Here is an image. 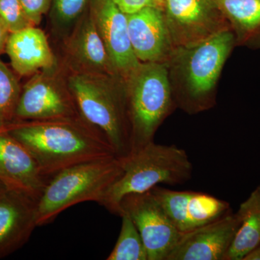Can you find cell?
<instances>
[{"label": "cell", "instance_id": "obj_10", "mask_svg": "<svg viewBox=\"0 0 260 260\" xmlns=\"http://www.w3.org/2000/svg\"><path fill=\"white\" fill-rule=\"evenodd\" d=\"M88 10L116 74L124 81L141 63L135 56L130 42L127 15L114 0H91Z\"/></svg>", "mask_w": 260, "mask_h": 260}, {"label": "cell", "instance_id": "obj_20", "mask_svg": "<svg viewBox=\"0 0 260 260\" xmlns=\"http://www.w3.org/2000/svg\"><path fill=\"white\" fill-rule=\"evenodd\" d=\"M120 233L114 249L107 260H148V251L138 228L129 216L121 214Z\"/></svg>", "mask_w": 260, "mask_h": 260}, {"label": "cell", "instance_id": "obj_14", "mask_svg": "<svg viewBox=\"0 0 260 260\" xmlns=\"http://www.w3.org/2000/svg\"><path fill=\"white\" fill-rule=\"evenodd\" d=\"M126 15L130 42L138 60L168 63L175 49L161 8L146 7Z\"/></svg>", "mask_w": 260, "mask_h": 260}, {"label": "cell", "instance_id": "obj_9", "mask_svg": "<svg viewBox=\"0 0 260 260\" xmlns=\"http://www.w3.org/2000/svg\"><path fill=\"white\" fill-rule=\"evenodd\" d=\"M81 118L71 93L50 77L37 74L21 88L15 121L68 120Z\"/></svg>", "mask_w": 260, "mask_h": 260}, {"label": "cell", "instance_id": "obj_24", "mask_svg": "<svg viewBox=\"0 0 260 260\" xmlns=\"http://www.w3.org/2000/svg\"><path fill=\"white\" fill-rule=\"evenodd\" d=\"M27 16L34 25L40 23L43 15L50 10L52 0H20Z\"/></svg>", "mask_w": 260, "mask_h": 260}, {"label": "cell", "instance_id": "obj_17", "mask_svg": "<svg viewBox=\"0 0 260 260\" xmlns=\"http://www.w3.org/2000/svg\"><path fill=\"white\" fill-rule=\"evenodd\" d=\"M5 49L13 70L20 75L34 74L54 66L47 37L34 25L10 34Z\"/></svg>", "mask_w": 260, "mask_h": 260}, {"label": "cell", "instance_id": "obj_26", "mask_svg": "<svg viewBox=\"0 0 260 260\" xmlns=\"http://www.w3.org/2000/svg\"><path fill=\"white\" fill-rule=\"evenodd\" d=\"M9 35L10 32L0 19V51L5 48Z\"/></svg>", "mask_w": 260, "mask_h": 260}, {"label": "cell", "instance_id": "obj_11", "mask_svg": "<svg viewBox=\"0 0 260 260\" xmlns=\"http://www.w3.org/2000/svg\"><path fill=\"white\" fill-rule=\"evenodd\" d=\"M150 191L181 234L213 221L232 210L228 202L207 193L172 190L160 186Z\"/></svg>", "mask_w": 260, "mask_h": 260}, {"label": "cell", "instance_id": "obj_2", "mask_svg": "<svg viewBox=\"0 0 260 260\" xmlns=\"http://www.w3.org/2000/svg\"><path fill=\"white\" fill-rule=\"evenodd\" d=\"M237 43L229 27L190 47L174 49L168 64L179 82L172 87L175 104L190 114L213 107L214 90Z\"/></svg>", "mask_w": 260, "mask_h": 260}, {"label": "cell", "instance_id": "obj_6", "mask_svg": "<svg viewBox=\"0 0 260 260\" xmlns=\"http://www.w3.org/2000/svg\"><path fill=\"white\" fill-rule=\"evenodd\" d=\"M124 82L133 153L154 142L175 102L167 62H141Z\"/></svg>", "mask_w": 260, "mask_h": 260}, {"label": "cell", "instance_id": "obj_1", "mask_svg": "<svg viewBox=\"0 0 260 260\" xmlns=\"http://www.w3.org/2000/svg\"><path fill=\"white\" fill-rule=\"evenodd\" d=\"M5 129L28 150L48 180L67 168L116 155L106 138L82 118L15 121Z\"/></svg>", "mask_w": 260, "mask_h": 260}, {"label": "cell", "instance_id": "obj_18", "mask_svg": "<svg viewBox=\"0 0 260 260\" xmlns=\"http://www.w3.org/2000/svg\"><path fill=\"white\" fill-rule=\"evenodd\" d=\"M237 42L260 49V0H215Z\"/></svg>", "mask_w": 260, "mask_h": 260}, {"label": "cell", "instance_id": "obj_28", "mask_svg": "<svg viewBox=\"0 0 260 260\" xmlns=\"http://www.w3.org/2000/svg\"><path fill=\"white\" fill-rule=\"evenodd\" d=\"M8 191V189H7L6 186H5L4 184H3V183L0 181V197H1L2 195L4 194L5 193Z\"/></svg>", "mask_w": 260, "mask_h": 260}, {"label": "cell", "instance_id": "obj_8", "mask_svg": "<svg viewBox=\"0 0 260 260\" xmlns=\"http://www.w3.org/2000/svg\"><path fill=\"white\" fill-rule=\"evenodd\" d=\"M120 207V215L129 214L138 228L148 260H167L181 234L151 191L127 195Z\"/></svg>", "mask_w": 260, "mask_h": 260}, {"label": "cell", "instance_id": "obj_15", "mask_svg": "<svg viewBox=\"0 0 260 260\" xmlns=\"http://www.w3.org/2000/svg\"><path fill=\"white\" fill-rule=\"evenodd\" d=\"M37 203L14 191L8 190L0 197V259L28 242L38 227Z\"/></svg>", "mask_w": 260, "mask_h": 260}, {"label": "cell", "instance_id": "obj_16", "mask_svg": "<svg viewBox=\"0 0 260 260\" xmlns=\"http://www.w3.org/2000/svg\"><path fill=\"white\" fill-rule=\"evenodd\" d=\"M78 23L68 44V55L78 72L118 76L88 9Z\"/></svg>", "mask_w": 260, "mask_h": 260}, {"label": "cell", "instance_id": "obj_27", "mask_svg": "<svg viewBox=\"0 0 260 260\" xmlns=\"http://www.w3.org/2000/svg\"><path fill=\"white\" fill-rule=\"evenodd\" d=\"M242 260H260V244L248 253Z\"/></svg>", "mask_w": 260, "mask_h": 260}, {"label": "cell", "instance_id": "obj_4", "mask_svg": "<svg viewBox=\"0 0 260 260\" xmlns=\"http://www.w3.org/2000/svg\"><path fill=\"white\" fill-rule=\"evenodd\" d=\"M122 174L99 203L118 215H120L121 201L127 195L150 191L160 184H184L192 175V164L187 153L174 145L152 142L122 158Z\"/></svg>", "mask_w": 260, "mask_h": 260}, {"label": "cell", "instance_id": "obj_25", "mask_svg": "<svg viewBox=\"0 0 260 260\" xmlns=\"http://www.w3.org/2000/svg\"><path fill=\"white\" fill-rule=\"evenodd\" d=\"M116 5L119 6L126 15L136 13L146 7H156L161 8L164 7L162 0H114Z\"/></svg>", "mask_w": 260, "mask_h": 260}, {"label": "cell", "instance_id": "obj_5", "mask_svg": "<svg viewBox=\"0 0 260 260\" xmlns=\"http://www.w3.org/2000/svg\"><path fill=\"white\" fill-rule=\"evenodd\" d=\"M123 173L122 158L114 155L63 169L48 181L37 203V226L52 223L68 208L99 203Z\"/></svg>", "mask_w": 260, "mask_h": 260}, {"label": "cell", "instance_id": "obj_13", "mask_svg": "<svg viewBox=\"0 0 260 260\" xmlns=\"http://www.w3.org/2000/svg\"><path fill=\"white\" fill-rule=\"evenodd\" d=\"M48 181L28 150L6 129L0 130V181L7 189L38 201Z\"/></svg>", "mask_w": 260, "mask_h": 260}, {"label": "cell", "instance_id": "obj_7", "mask_svg": "<svg viewBox=\"0 0 260 260\" xmlns=\"http://www.w3.org/2000/svg\"><path fill=\"white\" fill-rule=\"evenodd\" d=\"M162 2L174 49L190 47L231 27L215 0Z\"/></svg>", "mask_w": 260, "mask_h": 260}, {"label": "cell", "instance_id": "obj_3", "mask_svg": "<svg viewBox=\"0 0 260 260\" xmlns=\"http://www.w3.org/2000/svg\"><path fill=\"white\" fill-rule=\"evenodd\" d=\"M80 116L107 140L119 158L131 153L124 80L116 75L75 72L68 78Z\"/></svg>", "mask_w": 260, "mask_h": 260}, {"label": "cell", "instance_id": "obj_22", "mask_svg": "<svg viewBox=\"0 0 260 260\" xmlns=\"http://www.w3.org/2000/svg\"><path fill=\"white\" fill-rule=\"evenodd\" d=\"M91 0H52L51 18L60 28L75 23L88 9Z\"/></svg>", "mask_w": 260, "mask_h": 260}, {"label": "cell", "instance_id": "obj_21", "mask_svg": "<svg viewBox=\"0 0 260 260\" xmlns=\"http://www.w3.org/2000/svg\"><path fill=\"white\" fill-rule=\"evenodd\" d=\"M21 88L14 74L0 60V130L15 121Z\"/></svg>", "mask_w": 260, "mask_h": 260}, {"label": "cell", "instance_id": "obj_12", "mask_svg": "<svg viewBox=\"0 0 260 260\" xmlns=\"http://www.w3.org/2000/svg\"><path fill=\"white\" fill-rule=\"evenodd\" d=\"M239 220L232 210L216 220L181 234L167 260H225Z\"/></svg>", "mask_w": 260, "mask_h": 260}, {"label": "cell", "instance_id": "obj_23", "mask_svg": "<svg viewBox=\"0 0 260 260\" xmlns=\"http://www.w3.org/2000/svg\"><path fill=\"white\" fill-rule=\"evenodd\" d=\"M0 19L10 34L34 25L20 0H0Z\"/></svg>", "mask_w": 260, "mask_h": 260}, {"label": "cell", "instance_id": "obj_19", "mask_svg": "<svg viewBox=\"0 0 260 260\" xmlns=\"http://www.w3.org/2000/svg\"><path fill=\"white\" fill-rule=\"evenodd\" d=\"M239 226L225 260H242L260 244V185L240 205Z\"/></svg>", "mask_w": 260, "mask_h": 260}]
</instances>
